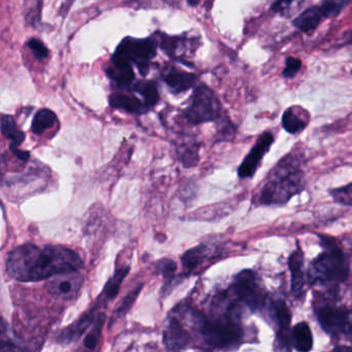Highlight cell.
Wrapping results in <instances>:
<instances>
[{
    "label": "cell",
    "instance_id": "cell-1",
    "mask_svg": "<svg viewBox=\"0 0 352 352\" xmlns=\"http://www.w3.org/2000/svg\"><path fill=\"white\" fill-rule=\"evenodd\" d=\"M83 261L75 251L63 246L21 245L9 253L8 275L20 282H36L60 274L78 272Z\"/></svg>",
    "mask_w": 352,
    "mask_h": 352
},
{
    "label": "cell",
    "instance_id": "cell-2",
    "mask_svg": "<svg viewBox=\"0 0 352 352\" xmlns=\"http://www.w3.org/2000/svg\"><path fill=\"white\" fill-rule=\"evenodd\" d=\"M199 333L207 345L218 349H232L242 343L244 331L240 324L236 305L228 304L226 311L213 319L204 318Z\"/></svg>",
    "mask_w": 352,
    "mask_h": 352
},
{
    "label": "cell",
    "instance_id": "cell-3",
    "mask_svg": "<svg viewBox=\"0 0 352 352\" xmlns=\"http://www.w3.org/2000/svg\"><path fill=\"white\" fill-rule=\"evenodd\" d=\"M292 162L286 157L276 166L259 193V203L282 205L302 190V173Z\"/></svg>",
    "mask_w": 352,
    "mask_h": 352
},
{
    "label": "cell",
    "instance_id": "cell-4",
    "mask_svg": "<svg viewBox=\"0 0 352 352\" xmlns=\"http://www.w3.org/2000/svg\"><path fill=\"white\" fill-rule=\"evenodd\" d=\"M322 253L311 265L313 281L320 283H341L349 275V263L341 248L331 236H320Z\"/></svg>",
    "mask_w": 352,
    "mask_h": 352
},
{
    "label": "cell",
    "instance_id": "cell-5",
    "mask_svg": "<svg viewBox=\"0 0 352 352\" xmlns=\"http://www.w3.org/2000/svg\"><path fill=\"white\" fill-rule=\"evenodd\" d=\"M157 44L152 38H125L117 47L113 63L135 65L145 75L149 63L155 57Z\"/></svg>",
    "mask_w": 352,
    "mask_h": 352
},
{
    "label": "cell",
    "instance_id": "cell-6",
    "mask_svg": "<svg viewBox=\"0 0 352 352\" xmlns=\"http://www.w3.org/2000/svg\"><path fill=\"white\" fill-rule=\"evenodd\" d=\"M232 289L236 298L246 305L251 312L263 310L267 304V292L258 276L252 270L240 272L234 278Z\"/></svg>",
    "mask_w": 352,
    "mask_h": 352
},
{
    "label": "cell",
    "instance_id": "cell-7",
    "mask_svg": "<svg viewBox=\"0 0 352 352\" xmlns=\"http://www.w3.org/2000/svg\"><path fill=\"white\" fill-rule=\"evenodd\" d=\"M220 113L221 104L216 94L207 86L201 85L195 90L184 116L192 124H201L219 118Z\"/></svg>",
    "mask_w": 352,
    "mask_h": 352
},
{
    "label": "cell",
    "instance_id": "cell-8",
    "mask_svg": "<svg viewBox=\"0 0 352 352\" xmlns=\"http://www.w3.org/2000/svg\"><path fill=\"white\" fill-rule=\"evenodd\" d=\"M316 314L319 324L333 337L352 335L351 311L327 306L317 310Z\"/></svg>",
    "mask_w": 352,
    "mask_h": 352
},
{
    "label": "cell",
    "instance_id": "cell-9",
    "mask_svg": "<svg viewBox=\"0 0 352 352\" xmlns=\"http://www.w3.org/2000/svg\"><path fill=\"white\" fill-rule=\"evenodd\" d=\"M84 279L77 272L55 276L47 283L49 294L57 300H71L77 296Z\"/></svg>",
    "mask_w": 352,
    "mask_h": 352
},
{
    "label": "cell",
    "instance_id": "cell-10",
    "mask_svg": "<svg viewBox=\"0 0 352 352\" xmlns=\"http://www.w3.org/2000/svg\"><path fill=\"white\" fill-rule=\"evenodd\" d=\"M274 143V135L271 133H265L259 138L254 147L249 152L248 155L243 160L238 170L240 178L247 179L254 176L265 154L271 149Z\"/></svg>",
    "mask_w": 352,
    "mask_h": 352
},
{
    "label": "cell",
    "instance_id": "cell-11",
    "mask_svg": "<svg viewBox=\"0 0 352 352\" xmlns=\"http://www.w3.org/2000/svg\"><path fill=\"white\" fill-rule=\"evenodd\" d=\"M179 317L178 313L173 310L164 329V342L168 350H182L190 344V333Z\"/></svg>",
    "mask_w": 352,
    "mask_h": 352
},
{
    "label": "cell",
    "instance_id": "cell-12",
    "mask_svg": "<svg viewBox=\"0 0 352 352\" xmlns=\"http://www.w3.org/2000/svg\"><path fill=\"white\" fill-rule=\"evenodd\" d=\"M272 315L277 321L278 324V343L283 346L284 349H289L292 342V314L285 302L277 300L272 304Z\"/></svg>",
    "mask_w": 352,
    "mask_h": 352
},
{
    "label": "cell",
    "instance_id": "cell-13",
    "mask_svg": "<svg viewBox=\"0 0 352 352\" xmlns=\"http://www.w3.org/2000/svg\"><path fill=\"white\" fill-rule=\"evenodd\" d=\"M96 312L90 311L81 318L78 319L73 324L69 325L59 333L58 341L63 344H71L78 341L91 325L96 322Z\"/></svg>",
    "mask_w": 352,
    "mask_h": 352
},
{
    "label": "cell",
    "instance_id": "cell-14",
    "mask_svg": "<svg viewBox=\"0 0 352 352\" xmlns=\"http://www.w3.org/2000/svg\"><path fill=\"white\" fill-rule=\"evenodd\" d=\"M290 274H292V292L296 298L302 296L305 287L304 253L300 248L296 249L288 259Z\"/></svg>",
    "mask_w": 352,
    "mask_h": 352
},
{
    "label": "cell",
    "instance_id": "cell-15",
    "mask_svg": "<svg viewBox=\"0 0 352 352\" xmlns=\"http://www.w3.org/2000/svg\"><path fill=\"white\" fill-rule=\"evenodd\" d=\"M110 106L116 110H122L131 114H145L149 108L145 102H140L135 96L122 94H114L110 96Z\"/></svg>",
    "mask_w": 352,
    "mask_h": 352
},
{
    "label": "cell",
    "instance_id": "cell-16",
    "mask_svg": "<svg viewBox=\"0 0 352 352\" xmlns=\"http://www.w3.org/2000/svg\"><path fill=\"white\" fill-rule=\"evenodd\" d=\"M292 342L298 351H310L313 347V336L308 323L302 321L294 325L292 331Z\"/></svg>",
    "mask_w": 352,
    "mask_h": 352
},
{
    "label": "cell",
    "instance_id": "cell-17",
    "mask_svg": "<svg viewBox=\"0 0 352 352\" xmlns=\"http://www.w3.org/2000/svg\"><path fill=\"white\" fill-rule=\"evenodd\" d=\"M164 81L174 94H178L190 89L195 84V78L192 74L174 69L164 76Z\"/></svg>",
    "mask_w": 352,
    "mask_h": 352
},
{
    "label": "cell",
    "instance_id": "cell-18",
    "mask_svg": "<svg viewBox=\"0 0 352 352\" xmlns=\"http://www.w3.org/2000/svg\"><path fill=\"white\" fill-rule=\"evenodd\" d=\"M322 16L320 8L311 7L300 14L294 20V24L302 32H309L311 30H314L319 25Z\"/></svg>",
    "mask_w": 352,
    "mask_h": 352
},
{
    "label": "cell",
    "instance_id": "cell-19",
    "mask_svg": "<svg viewBox=\"0 0 352 352\" xmlns=\"http://www.w3.org/2000/svg\"><path fill=\"white\" fill-rule=\"evenodd\" d=\"M107 74L113 81L116 82L120 86L131 85L135 80L133 67L126 63H117L112 61V65L108 67Z\"/></svg>",
    "mask_w": 352,
    "mask_h": 352
},
{
    "label": "cell",
    "instance_id": "cell-20",
    "mask_svg": "<svg viewBox=\"0 0 352 352\" xmlns=\"http://www.w3.org/2000/svg\"><path fill=\"white\" fill-rule=\"evenodd\" d=\"M1 131L3 135L11 142L10 146L18 147L25 140V133L18 129L15 119L10 115H3L1 117Z\"/></svg>",
    "mask_w": 352,
    "mask_h": 352
},
{
    "label": "cell",
    "instance_id": "cell-21",
    "mask_svg": "<svg viewBox=\"0 0 352 352\" xmlns=\"http://www.w3.org/2000/svg\"><path fill=\"white\" fill-rule=\"evenodd\" d=\"M208 254H209V248L206 245H199L195 248H191L182 256L183 267L187 271H193L208 258Z\"/></svg>",
    "mask_w": 352,
    "mask_h": 352
},
{
    "label": "cell",
    "instance_id": "cell-22",
    "mask_svg": "<svg viewBox=\"0 0 352 352\" xmlns=\"http://www.w3.org/2000/svg\"><path fill=\"white\" fill-rule=\"evenodd\" d=\"M56 121L57 117L54 112L48 109H43V110L38 111L34 116V121H32V133L38 135H42L47 129L54 126Z\"/></svg>",
    "mask_w": 352,
    "mask_h": 352
},
{
    "label": "cell",
    "instance_id": "cell-23",
    "mask_svg": "<svg viewBox=\"0 0 352 352\" xmlns=\"http://www.w3.org/2000/svg\"><path fill=\"white\" fill-rule=\"evenodd\" d=\"M133 90L141 94L148 108L155 106L160 100L157 85L153 81H142L133 86Z\"/></svg>",
    "mask_w": 352,
    "mask_h": 352
},
{
    "label": "cell",
    "instance_id": "cell-24",
    "mask_svg": "<svg viewBox=\"0 0 352 352\" xmlns=\"http://www.w3.org/2000/svg\"><path fill=\"white\" fill-rule=\"evenodd\" d=\"M282 126L287 133L294 135L304 131L305 127L307 126V120L300 118L294 109L290 108L286 110L282 116Z\"/></svg>",
    "mask_w": 352,
    "mask_h": 352
},
{
    "label": "cell",
    "instance_id": "cell-25",
    "mask_svg": "<svg viewBox=\"0 0 352 352\" xmlns=\"http://www.w3.org/2000/svg\"><path fill=\"white\" fill-rule=\"evenodd\" d=\"M129 272V267H122V269L118 270L115 275L111 278L110 281L108 282L106 288H104V294H102L107 300L116 298L119 289H120L121 284H122L123 280L125 279Z\"/></svg>",
    "mask_w": 352,
    "mask_h": 352
},
{
    "label": "cell",
    "instance_id": "cell-26",
    "mask_svg": "<svg viewBox=\"0 0 352 352\" xmlns=\"http://www.w3.org/2000/svg\"><path fill=\"white\" fill-rule=\"evenodd\" d=\"M43 0H24V16L30 25H38L42 16Z\"/></svg>",
    "mask_w": 352,
    "mask_h": 352
},
{
    "label": "cell",
    "instance_id": "cell-27",
    "mask_svg": "<svg viewBox=\"0 0 352 352\" xmlns=\"http://www.w3.org/2000/svg\"><path fill=\"white\" fill-rule=\"evenodd\" d=\"M350 1L351 0H323L320 7L323 17L329 19L337 17L349 5Z\"/></svg>",
    "mask_w": 352,
    "mask_h": 352
},
{
    "label": "cell",
    "instance_id": "cell-28",
    "mask_svg": "<svg viewBox=\"0 0 352 352\" xmlns=\"http://www.w3.org/2000/svg\"><path fill=\"white\" fill-rule=\"evenodd\" d=\"M104 321H106V315H98V319L94 322V327H92L91 331L88 333L87 337L85 338V341H84V344H85L86 348H88V349L94 350L96 345H98Z\"/></svg>",
    "mask_w": 352,
    "mask_h": 352
},
{
    "label": "cell",
    "instance_id": "cell-29",
    "mask_svg": "<svg viewBox=\"0 0 352 352\" xmlns=\"http://www.w3.org/2000/svg\"><path fill=\"white\" fill-rule=\"evenodd\" d=\"M179 158L181 164L185 168H191L195 166L199 162V148L197 146L188 145L186 148H183L179 152Z\"/></svg>",
    "mask_w": 352,
    "mask_h": 352
},
{
    "label": "cell",
    "instance_id": "cell-30",
    "mask_svg": "<svg viewBox=\"0 0 352 352\" xmlns=\"http://www.w3.org/2000/svg\"><path fill=\"white\" fill-rule=\"evenodd\" d=\"M142 288H143V284H139L135 289L131 290L124 298H123L122 302H121L120 307L117 309V315L118 316H124L129 310H131V307H133V302L137 300L138 296H139L140 292H141Z\"/></svg>",
    "mask_w": 352,
    "mask_h": 352
},
{
    "label": "cell",
    "instance_id": "cell-31",
    "mask_svg": "<svg viewBox=\"0 0 352 352\" xmlns=\"http://www.w3.org/2000/svg\"><path fill=\"white\" fill-rule=\"evenodd\" d=\"M157 273L162 274L164 279L168 280V282L172 281L174 278L175 272L177 270V265L172 259H162L160 263L156 265Z\"/></svg>",
    "mask_w": 352,
    "mask_h": 352
},
{
    "label": "cell",
    "instance_id": "cell-32",
    "mask_svg": "<svg viewBox=\"0 0 352 352\" xmlns=\"http://www.w3.org/2000/svg\"><path fill=\"white\" fill-rule=\"evenodd\" d=\"M333 199L344 205H352V183L331 191Z\"/></svg>",
    "mask_w": 352,
    "mask_h": 352
},
{
    "label": "cell",
    "instance_id": "cell-33",
    "mask_svg": "<svg viewBox=\"0 0 352 352\" xmlns=\"http://www.w3.org/2000/svg\"><path fill=\"white\" fill-rule=\"evenodd\" d=\"M28 46L38 60H43V59H46L49 56L48 48L45 46L44 43L41 42L38 38H32V40L28 41Z\"/></svg>",
    "mask_w": 352,
    "mask_h": 352
},
{
    "label": "cell",
    "instance_id": "cell-34",
    "mask_svg": "<svg viewBox=\"0 0 352 352\" xmlns=\"http://www.w3.org/2000/svg\"><path fill=\"white\" fill-rule=\"evenodd\" d=\"M300 67H302V61H300V59L288 57V58L286 59L285 69H284L282 75L285 78L294 77V76L298 73V71H300Z\"/></svg>",
    "mask_w": 352,
    "mask_h": 352
},
{
    "label": "cell",
    "instance_id": "cell-35",
    "mask_svg": "<svg viewBox=\"0 0 352 352\" xmlns=\"http://www.w3.org/2000/svg\"><path fill=\"white\" fill-rule=\"evenodd\" d=\"M292 1L294 0H275L271 9L276 13H284V12L287 11Z\"/></svg>",
    "mask_w": 352,
    "mask_h": 352
},
{
    "label": "cell",
    "instance_id": "cell-36",
    "mask_svg": "<svg viewBox=\"0 0 352 352\" xmlns=\"http://www.w3.org/2000/svg\"><path fill=\"white\" fill-rule=\"evenodd\" d=\"M10 149L11 151L19 158L22 162H26L28 160H30V152L28 151H22L19 148L16 147V146H10Z\"/></svg>",
    "mask_w": 352,
    "mask_h": 352
},
{
    "label": "cell",
    "instance_id": "cell-37",
    "mask_svg": "<svg viewBox=\"0 0 352 352\" xmlns=\"http://www.w3.org/2000/svg\"><path fill=\"white\" fill-rule=\"evenodd\" d=\"M187 1H188V3L191 7H195V6H197L201 3V0H187Z\"/></svg>",
    "mask_w": 352,
    "mask_h": 352
},
{
    "label": "cell",
    "instance_id": "cell-38",
    "mask_svg": "<svg viewBox=\"0 0 352 352\" xmlns=\"http://www.w3.org/2000/svg\"><path fill=\"white\" fill-rule=\"evenodd\" d=\"M351 350H352V348H351Z\"/></svg>",
    "mask_w": 352,
    "mask_h": 352
}]
</instances>
